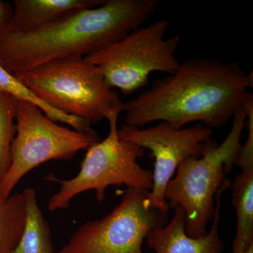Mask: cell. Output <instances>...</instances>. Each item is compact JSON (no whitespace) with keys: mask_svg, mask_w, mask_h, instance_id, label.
<instances>
[{"mask_svg":"<svg viewBox=\"0 0 253 253\" xmlns=\"http://www.w3.org/2000/svg\"><path fill=\"white\" fill-rule=\"evenodd\" d=\"M253 86V72L246 74L239 63L191 58L124 103L125 123L141 128L161 121L180 129L199 121L210 129L220 127L244 107Z\"/></svg>","mask_w":253,"mask_h":253,"instance_id":"obj_1","label":"cell"},{"mask_svg":"<svg viewBox=\"0 0 253 253\" xmlns=\"http://www.w3.org/2000/svg\"><path fill=\"white\" fill-rule=\"evenodd\" d=\"M158 0H105L27 33L0 30V64L16 76L56 60L85 57L140 27Z\"/></svg>","mask_w":253,"mask_h":253,"instance_id":"obj_2","label":"cell"},{"mask_svg":"<svg viewBox=\"0 0 253 253\" xmlns=\"http://www.w3.org/2000/svg\"><path fill=\"white\" fill-rule=\"evenodd\" d=\"M15 76L43 102L91 126L118 118L124 111L116 91L84 57L50 61Z\"/></svg>","mask_w":253,"mask_h":253,"instance_id":"obj_3","label":"cell"},{"mask_svg":"<svg viewBox=\"0 0 253 253\" xmlns=\"http://www.w3.org/2000/svg\"><path fill=\"white\" fill-rule=\"evenodd\" d=\"M229 134L220 144L212 140L201 157L183 160L176 176L166 186L165 199L169 209L181 206L185 212L186 233L199 238L207 234L208 223L215 211V196L235 165L241 148V137L246 126L247 109L234 113Z\"/></svg>","mask_w":253,"mask_h":253,"instance_id":"obj_4","label":"cell"},{"mask_svg":"<svg viewBox=\"0 0 253 253\" xmlns=\"http://www.w3.org/2000/svg\"><path fill=\"white\" fill-rule=\"evenodd\" d=\"M169 24L167 20L160 19L141 26L84 59L99 68L110 88L132 94L148 84L151 73L171 75L179 68L174 53L180 37L165 40Z\"/></svg>","mask_w":253,"mask_h":253,"instance_id":"obj_5","label":"cell"},{"mask_svg":"<svg viewBox=\"0 0 253 253\" xmlns=\"http://www.w3.org/2000/svg\"><path fill=\"white\" fill-rule=\"evenodd\" d=\"M118 118L110 119L109 133L104 140L86 149L81 169L76 176L61 184L59 191L51 196L48 204L50 211L66 209L78 194L94 190L99 202L105 199L106 188L112 185L127 186L129 189H151L153 172L137 163L144 149L134 143L121 140L118 136Z\"/></svg>","mask_w":253,"mask_h":253,"instance_id":"obj_6","label":"cell"},{"mask_svg":"<svg viewBox=\"0 0 253 253\" xmlns=\"http://www.w3.org/2000/svg\"><path fill=\"white\" fill-rule=\"evenodd\" d=\"M99 141L98 134L60 126L36 105L16 100V134L9 169L0 183V196L7 199L23 176L40 165L51 160H71Z\"/></svg>","mask_w":253,"mask_h":253,"instance_id":"obj_7","label":"cell"},{"mask_svg":"<svg viewBox=\"0 0 253 253\" xmlns=\"http://www.w3.org/2000/svg\"><path fill=\"white\" fill-rule=\"evenodd\" d=\"M149 191L128 189L109 214L84 223L58 253H144L148 233L168 221L150 206Z\"/></svg>","mask_w":253,"mask_h":253,"instance_id":"obj_8","label":"cell"},{"mask_svg":"<svg viewBox=\"0 0 253 253\" xmlns=\"http://www.w3.org/2000/svg\"><path fill=\"white\" fill-rule=\"evenodd\" d=\"M212 129L206 126L176 129L164 122L149 128L124 125L118 129L121 140L150 150L155 158L153 186L148 196L153 209L168 215L169 208L164 197L166 186L183 160L189 156L201 157L212 141Z\"/></svg>","mask_w":253,"mask_h":253,"instance_id":"obj_9","label":"cell"},{"mask_svg":"<svg viewBox=\"0 0 253 253\" xmlns=\"http://www.w3.org/2000/svg\"><path fill=\"white\" fill-rule=\"evenodd\" d=\"M231 181L226 179L215 196V211L211 230L199 238H191L186 233V216L179 206L173 208L174 215L163 227L153 229L146 236L148 246L155 253H222L224 244L219 237L221 197Z\"/></svg>","mask_w":253,"mask_h":253,"instance_id":"obj_10","label":"cell"},{"mask_svg":"<svg viewBox=\"0 0 253 253\" xmlns=\"http://www.w3.org/2000/svg\"><path fill=\"white\" fill-rule=\"evenodd\" d=\"M105 0H15L6 28L18 33L36 31L79 10L99 6Z\"/></svg>","mask_w":253,"mask_h":253,"instance_id":"obj_11","label":"cell"},{"mask_svg":"<svg viewBox=\"0 0 253 253\" xmlns=\"http://www.w3.org/2000/svg\"><path fill=\"white\" fill-rule=\"evenodd\" d=\"M239 167L241 174L231 184L232 204L237 216L232 253L243 252L253 245V163Z\"/></svg>","mask_w":253,"mask_h":253,"instance_id":"obj_12","label":"cell"},{"mask_svg":"<svg viewBox=\"0 0 253 253\" xmlns=\"http://www.w3.org/2000/svg\"><path fill=\"white\" fill-rule=\"evenodd\" d=\"M26 221L17 245L9 253H54L51 231L38 205L36 191L25 189Z\"/></svg>","mask_w":253,"mask_h":253,"instance_id":"obj_13","label":"cell"},{"mask_svg":"<svg viewBox=\"0 0 253 253\" xmlns=\"http://www.w3.org/2000/svg\"><path fill=\"white\" fill-rule=\"evenodd\" d=\"M0 91L11 95L14 99L20 101H27L39 107L44 114L54 122L66 123L73 129L89 135H97V133L86 121L74 116H68L54 109L49 105L43 102L36 96L33 91L18 80L17 77L8 72L0 64Z\"/></svg>","mask_w":253,"mask_h":253,"instance_id":"obj_14","label":"cell"},{"mask_svg":"<svg viewBox=\"0 0 253 253\" xmlns=\"http://www.w3.org/2000/svg\"><path fill=\"white\" fill-rule=\"evenodd\" d=\"M26 208L23 194L0 196V253H9L16 247L24 228Z\"/></svg>","mask_w":253,"mask_h":253,"instance_id":"obj_15","label":"cell"},{"mask_svg":"<svg viewBox=\"0 0 253 253\" xmlns=\"http://www.w3.org/2000/svg\"><path fill=\"white\" fill-rule=\"evenodd\" d=\"M16 102L11 95L0 91V183L11 163V148L16 134Z\"/></svg>","mask_w":253,"mask_h":253,"instance_id":"obj_16","label":"cell"},{"mask_svg":"<svg viewBox=\"0 0 253 253\" xmlns=\"http://www.w3.org/2000/svg\"><path fill=\"white\" fill-rule=\"evenodd\" d=\"M12 16L13 9L9 3L0 0V30L9 24Z\"/></svg>","mask_w":253,"mask_h":253,"instance_id":"obj_17","label":"cell"},{"mask_svg":"<svg viewBox=\"0 0 253 253\" xmlns=\"http://www.w3.org/2000/svg\"><path fill=\"white\" fill-rule=\"evenodd\" d=\"M239 253H253V245L250 246L249 249H246V251H243V252Z\"/></svg>","mask_w":253,"mask_h":253,"instance_id":"obj_18","label":"cell"}]
</instances>
